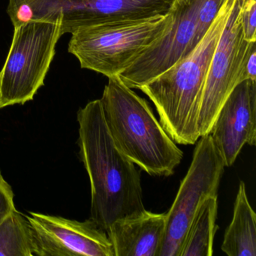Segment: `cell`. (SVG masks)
<instances>
[{
    "label": "cell",
    "instance_id": "obj_4",
    "mask_svg": "<svg viewBox=\"0 0 256 256\" xmlns=\"http://www.w3.org/2000/svg\"><path fill=\"white\" fill-rule=\"evenodd\" d=\"M174 0H10L14 26L32 20L60 22L61 34L110 24L131 23L167 16Z\"/></svg>",
    "mask_w": 256,
    "mask_h": 256
},
{
    "label": "cell",
    "instance_id": "obj_1",
    "mask_svg": "<svg viewBox=\"0 0 256 256\" xmlns=\"http://www.w3.org/2000/svg\"><path fill=\"white\" fill-rule=\"evenodd\" d=\"M79 155L91 186L90 218L106 232L116 220L144 210L140 172L114 144L100 100L78 112Z\"/></svg>",
    "mask_w": 256,
    "mask_h": 256
},
{
    "label": "cell",
    "instance_id": "obj_5",
    "mask_svg": "<svg viewBox=\"0 0 256 256\" xmlns=\"http://www.w3.org/2000/svg\"><path fill=\"white\" fill-rule=\"evenodd\" d=\"M170 14L142 22L80 28L72 34L68 50L82 68L106 77L119 76L170 26Z\"/></svg>",
    "mask_w": 256,
    "mask_h": 256
},
{
    "label": "cell",
    "instance_id": "obj_2",
    "mask_svg": "<svg viewBox=\"0 0 256 256\" xmlns=\"http://www.w3.org/2000/svg\"><path fill=\"white\" fill-rule=\"evenodd\" d=\"M236 0H226L208 32L185 58L139 88L152 102L160 124L170 138L182 145L198 140L199 109L206 73Z\"/></svg>",
    "mask_w": 256,
    "mask_h": 256
},
{
    "label": "cell",
    "instance_id": "obj_20",
    "mask_svg": "<svg viewBox=\"0 0 256 256\" xmlns=\"http://www.w3.org/2000/svg\"><path fill=\"white\" fill-rule=\"evenodd\" d=\"M2 108V107H1V102H0V109Z\"/></svg>",
    "mask_w": 256,
    "mask_h": 256
},
{
    "label": "cell",
    "instance_id": "obj_16",
    "mask_svg": "<svg viewBox=\"0 0 256 256\" xmlns=\"http://www.w3.org/2000/svg\"><path fill=\"white\" fill-rule=\"evenodd\" d=\"M240 20L242 32L248 42H256V0L240 2Z\"/></svg>",
    "mask_w": 256,
    "mask_h": 256
},
{
    "label": "cell",
    "instance_id": "obj_19",
    "mask_svg": "<svg viewBox=\"0 0 256 256\" xmlns=\"http://www.w3.org/2000/svg\"><path fill=\"white\" fill-rule=\"evenodd\" d=\"M239 1H240V2H242V1H244V0H239Z\"/></svg>",
    "mask_w": 256,
    "mask_h": 256
},
{
    "label": "cell",
    "instance_id": "obj_14",
    "mask_svg": "<svg viewBox=\"0 0 256 256\" xmlns=\"http://www.w3.org/2000/svg\"><path fill=\"white\" fill-rule=\"evenodd\" d=\"M218 210L217 196L208 198L196 212L186 234L179 256H212Z\"/></svg>",
    "mask_w": 256,
    "mask_h": 256
},
{
    "label": "cell",
    "instance_id": "obj_18",
    "mask_svg": "<svg viewBox=\"0 0 256 256\" xmlns=\"http://www.w3.org/2000/svg\"><path fill=\"white\" fill-rule=\"evenodd\" d=\"M244 80H256V44L252 48L246 62Z\"/></svg>",
    "mask_w": 256,
    "mask_h": 256
},
{
    "label": "cell",
    "instance_id": "obj_11",
    "mask_svg": "<svg viewBox=\"0 0 256 256\" xmlns=\"http://www.w3.org/2000/svg\"><path fill=\"white\" fill-rule=\"evenodd\" d=\"M210 134L226 167L234 163L244 145H256V80H244L233 90Z\"/></svg>",
    "mask_w": 256,
    "mask_h": 256
},
{
    "label": "cell",
    "instance_id": "obj_10",
    "mask_svg": "<svg viewBox=\"0 0 256 256\" xmlns=\"http://www.w3.org/2000/svg\"><path fill=\"white\" fill-rule=\"evenodd\" d=\"M35 256H114L107 232L94 220L80 222L30 212Z\"/></svg>",
    "mask_w": 256,
    "mask_h": 256
},
{
    "label": "cell",
    "instance_id": "obj_6",
    "mask_svg": "<svg viewBox=\"0 0 256 256\" xmlns=\"http://www.w3.org/2000/svg\"><path fill=\"white\" fill-rule=\"evenodd\" d=\"M226 0H174L169 29L118 76L138 89L188 54L208 32Z\"/></svg>",
    "mask_w": 256,
    "mask_h": 256
},
{
    "label": "cell",
    "instance_id": "obj_13",
    "mask_svg": "<svg viewBox=\"0 0 256 256\" xmlns=\"http://www.w3.org/2000/svg\"><path fill=\"white\" fill-rule=\"evenodd\" d=\"M222 250L228 256H256V216L240 181L232 222L226 229Z\"/></svg>",
    "mask_w": 256,
    "mask_h": 256
},
{
    "label": "cell",
    "instance_id": "obj_12",
    "mask_svg": "<svg viewBox=\"0 0 256 256\" xmlns=\"http://www.w3.org/2000/svg\"><path fill=\"white\" fill-rule=\"evenodd\" d=\"M166 212L146 209L116 220L107 234L114 256H158L166 234Z\"/></svg>",
    "mask_w": 256,
    "mask_h": 256
},
{
    "label": "cell",
    "instance_id": "obj_7",
    "mask_svg": "<svg viewBox=\"0 0 256 256\" xmlns=\"http://www.w3.org/2000/svg\"><path fill=\"white\" fill-rule=\"evenodd\" d=\"M61 36L59 19L29 20L14 26L11 48L0 72L2 108L32 100L44 85Z\"/></svg>",
    "mask_w": 256,
    "mask_h": 256
},
{
    "label": "cell",
    "instance_id": "obj_8",
    "mask_svg": "<svg viewBox=\"0 0 256 256\" xmlns=\"http://www.w3.org/2000/svg\"><path fill=\"white\" fill-rule=\"evenodd\" d=\"M224 167L210 134L200 137L188 172L166 212V234L158 256H179L196 212L206 199L217 196Z\"/></svg>",
    "mask_w": 256,
    "mask_h": 256
},
{
    "label": "cell",
    "instance_id": "obj_3",
    "mask_svg": "<svg viewBox=\"0 0 256 256\" xmlns=\"http://www.w3.org/2000/svg\"><path fill=\"white\" fill-rule=\"evenodd\" d=\"M100 101L118 149L151 176H172L184 152L164 131L148 102L118 76L108 78Z\"/></svg>",
    "mask_w": 256,
    "mask_h": 256
},
{
    "label": "cell",
    "instance_id": "obj_15",
    "mask_svg": "<svg viewBox=\"0 0 256 256\" xmlns=\"http://www.w3.org/2000/svg\"><path fill=\"white\" fill-rule=\"evenodd\" d=\"M35 250L29 221L14 210L0 223V256H35Z\"/></svg>",
    "mask_w": 256,
    "mask_h": 256
},
{
    "label": "cell",
    "instance_id": "obj_9",
    "mask_svg": "<svg viewBox=\"0 0 256 256\" xmlns=\"http://www.w3.org/2000/svg\"><path fill=\"white\" fill-rule=\"evenodd\" d=\"M240 1L236 0L212 54L199 109V136L210 133L222 104L233 90L244 80V68L256 42L244 37L240 20Z\"/></svg>",
    "mask_w": 256,
    "mask_h": 256
},
{
    "label": "cell",
    "instance_id": "obj_17",
    "mask_svg": "<svg viewBox=\"0 0 256 256\" xmlns=\"http://www.w3.org/2000/svg\"><path fill=\"white\" fill-rule=\"evenodd\" d=\"M14 210L16 208L12 188L0 172V223Z\"/></svg>",
    "mask_w": 256,
    "mask_h": 256
}]
</instances>
